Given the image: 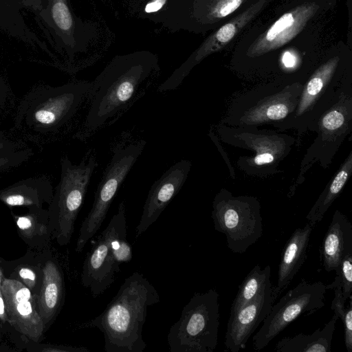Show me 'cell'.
Instances as JSON below:
<instances>
[{
	"mask_svg": "<svg viewBox=\"0 0 352 352\" xmlns=\"http://www.w3.org/2000/svg\"><path fill=\"white\" fill-rule=\"evenodd\" d=\"M160 301L155 287L139 272L126 278L117 294L98 316L82 324L104 336L106 352H143V326L150 306Z\"/></svg>",
	"mask_w": 352,
	"mask_h": 352,
	"instance_id": "6da1fadb",
	"label": "cell"
},
{
	"mask_svg": "<svg viewBox=\"0 0 352 352\" xmlns=\"http://www.w3.org/2000/svg\"><path fill=\"white\" fill-rule=\"evenodd\" d=\"M91 87L80 82L35 88L21 101L16 125L40 134L56 132L75 115Z\"/></svg>",
	"mask_w": 352,
	"mask_h": 352,
	"instance_id": "7a4b0ae2",
	"label": "cell"
},
{
	"mask_svg": "<svg viewBox=\"0 0 352 352\" xmlns=\"http://www.w3.org/2000/svg\"><path fill=\"white\" fill-rule=\"evenodd\" d=\"M151 69L150 65L142 62H119L103 72L87 94L91 102L85 123L87 134L96 131L124 109Z\"/></svg>",
	"mask_w": 352,
	"mask_h": 352,
	"instance_id": "3957f363",
	"label": "cell"
},
{
	"mask_svg": "<svg viewBox=\"0 0 352 352\" xmlns=\"http://www.w3.org/2000/svg\"><path fill=\"white\" fill-rule=\"evenodd\" d=\"M219 297L214 289L193 294L169 329L167 342L170 352L215 350L220 324Z\"/></svg>",
	"mask_w": 352,
	"mask_h": 352,
	"instance_id": "277c9868",
	"label": "cell"
},
{
	"mask_svg": "<svg viewBox=\"0 0 352 352\" xmlns=\"http://www.w3.org/2000/svg\"><path fill=\"white\" fill-rule=\"evenodd\" d=\"M258 201L252 197L218 193L212 203L214 228L226 236V245L235 254H243L263 235Z\"/></svg>",
	"mask_w": 352,
	"mask_h": 352,
	"instance_id": "5b68a950",
	"label": "cell"
},
{
	"mask_svg": "<svg viewBox=\"0 0 352 352\" xmlns=\"http://www.w3.org/2000/svg\"><path fill=\"white\" fill-rule=\"evenodd\" d=\"M145 145L146 141L140 140L114 148L96 188L92 207L80 228L76 248L77 252H81L89 240L100 230L120 186Z\"/></svg>",
	"mask_w": 352,
	"mask_h": 352,
	"instance_id": "8992f818",
	"label": "cell"
},
{
	"mask_svg": "<svg viewBox=\"0 0 352 352\" xmlns=\"http://www.w3.org/2000/svg\"><path fill=\"white\" fill-rule=\"evenodd\" d=\"M326 285L302 278L280 300L272 305L263 324L252 338L254 351H261L300 316L310 315L325 305Z\"/></svg>",
	"mask_w": 352,
	"mask_h": 352,
	"instance_id": "52a82bcc",
	"label": "cell"
},
{
	"mask_svg": "<svg viewBox=\"0 0 352 352\" xmlns=\"http://www.w3.org/2000/svg\"><path fill=\"white\" fill-rule=\"evenodd\" d=\"M96 166L94 155L79 164H72L67 157L61 159L60 178L52 198V211L58 223V236L64 243L69 241Z\"/></svg>",
	"mask_w": 352,
	"mask_h": 352,
	"instance_id": "ba28073f",
	"label": "cell"
},
{
	"mask_svg": "<svg viewBox=\"0 0 352 352\" xmlns=\"http://www.w3.org/2000/svg\"><path fill=\"white\" fill-rule=\"evenodd\" d=\"M276 300L270 281L256 298L230 314L225 335V351L239 352L245 349L248 339L267 316Z\"/></svg>",
	"mask_w": 352,
	"mask_h": 352,
	"instance_id": "9c48e42d",
	"label": "cell"
},
{
	"mask_svg": "<svg viewBox=\"0 0 352 352\" xmlns=\"http://www.w3.org/2000/svg\"><path fill=\"white\" fill-rule=\"evenodd\" d=\"M190 168V161L181 160L153 184L144 202L140 221L135 228V239L139 238L157 220L184 186Z\"/></svg>",
	"mask_w": 352,
	"mask_h": 352,
	"instance_id": "30bf717a",
	"label": "cell"
},
{
	"mask_svg": "<svg viewBox=\"0 0 352 352\" xmlns=\"http://www.w3.org/2000/svg\"><path fill=\"white\" fill-rule=\"evenodd\" d=\"M1 288L7 320L17 331L37 341L44 324L29 289L18 280L7 278L2 281Z\"/></svg>",
	"mask_w": 352,
	"mask_h": 352,
	"instance_id": "8fae6325",
	"label": "cell"
},
{
	"mask_svg": "<svg viewBox=\"0 0 352 352\" xmlns=\"http://www.w3.org/2000/svg\"><path fill=\"white\" fill-rule=\"evenodd\" d=\"M318 8L316 3L307 2L285 13L252 43L247 55L259 56L283 46L304 29Z\"/></svg>",
	"mask_w": 352,
	"mask_h": 352,
	"instance_id": "7c38bea8",
	"label": "cell"
},
{
	"mask_svg": "<svg viewBox=\"0 0 352 352\" xmlns=\"http://www.w3.org/2000/svg\"><path fill=\"white\" fill-rule=\"evenodd\" d=\"M120 264L114 259L106 232L103 230L87 252L81 276L82 283L93 298L103 294L115 281Z\"/></svg>",
	"mask_w": 352,
	"mask_h": 352,
	"instance_id": "4fadbf2b",
	"label": "cell"
},
{
	"mask_svg": "<svg viewBox=\"0 0 352 352\" xmlns=\"http://www.w3.org/2000/svg\"><path fill=\"white\" fill-rule=\"evenodd\" d=\"M314 226L307 223L296 228L287 241L278 265V281L274 287L276 298L286 289L307 258V250Z\"/></svg>",
	"mask_w": 352,
	"mask_h": 352,
	"instance_id": "5bb4252c",
	"label": "cell"
},
{
	"mask_svg": "<svg viewBox=\"0 0 352 352\" xmlns=\"http://www.w3.org/2000/svg\"><path fill=\"white\" fill-rule=\"evenodd\" d=\"M349 252H352V225L345 215L336 210L320 248L324 270L336 271L343 255Z\"/></svg>",
	"mask_w": 352,
	"mask_h": 352,
	"instance_id": "9a60e30c",
	"label": "cell"
},
{
	"mask_svg": "<svg viewBox=\"0 0 352 352\" xmlns=\"http://www.w3.org/2000/svg\"><path fill=\"white\" fill-rule=\"evenodd\" d=\"M52 192L50 179L29 177L0 190V200L10 206H37L46 197L53 198Z\"/></svg>",
	"mask_w": 352,
	"mask_h": 352,
	"instance_id": "2e32d148",
	"label": "cell"
},
{
	"mask_svg": "<svg viewBox=\"0 0 352 352\" xmlns=\"http://www.w3.org/2000/svg\"><path fill=\"white\" fill-rule=\"evenodd\" d=\"M338 316L333 314L322 329L318 328L311 334L298 333L285 337L276 344L277 352H331V341Z\"/></svg>",
	"mask_w": 352,
	"mask_h": 352,
	"instance_id": "e0dca14e",
	"label": "cell"
},
{
	"mask_svg": "<svg viewBox=\"0 0 352 352\" xmlns=\"http://www.w3.org/2000/svg\"><path fill=\"white\" fill-rule=\"evenodd\" d=\"M267 0H257L248 9L219 28L200 49L197 60L223 49L264 7Z\"/></svg>",
	"mask_w": 352,
	"mask_h": 352,
	"instance_id": "ac0fdd59",
	"label": "cell"
},
{
	"mask_svg": "<svg viewBox=\"0 0 352 352\" xmlns=\"http://www.w3.org/2000/svg\"><path fill=\"white\" fill-rule=\"evenodd\" d=\"M63 297V280L60 270L52 261L43 270V279L38 299V313L44 324L51 321Z\"/></svg>",
	"mask_w": 352,
	"mask_h": 352,
	"instance_id": "d6986e66",
	"label": "cell"
},
{
	"mask_svg": "<svg viewBox=\"0 0 352 352\" xmlns=\"http://www.w3.org/2000/svg\"><path fill=\"white\" fill-rule=\"evenodd\" d=\"M104 231L109 239L115 261L120 265L131 261L133 254L131 246L126 239V216L124 201L120 202L118 212L112 217Z\"/></svg>",
	"mask_w": 352,
	"mask_h": 352,
	"instance_id": "ffe728a7",
	"label": "cell"
},
{
	"mask_svg": "<svg viewBox=\"0 0 352 352\" xmlns=\"http://www.w3.org/2000/svg\"><path fill=\"white\" fill-rule=\"evenodd\" d=\"M271 267L263 269L258 264L254 265L239 287L236 295L231 305L230 314L233 313L256 297L270 282Z\"/></svg>",
	"mask_w": 352,
	"mask_h": 352,
	"instance_id": "44dd1931",
	"label": "cell"
},
{
	"mask_svg": "<svg viewBox=\"0 0 352 352\" xmlns=\"http://www.w3.org/2000/svg\"><path fill=\"white\" fill-rule=\"evenodd\" d=\"M351 165L352 158L350 154L342 168L332 180L329 187L321 195L307 214L306 219L312 226L322 221L325 212L341 192L351 174Z\"/></svg>",
	"mask_w": 352,
	"mask_h": 352,
	"instance_id": "7402d4cb",
	"label": "cell"
},
{
	"mask_svg": "<svg viewBox=\"0 0 352 352\" xmlns=\"http://www.w3.org/2000/svg\"><path fill=\"white\" fill-rule=\"evenodd\" d=\"M294 104L286 98V94H279L250 110L243 117L248 124H258L285 118L293 109Z\"/></svg>",
	"mask_w": 352,
	"mask_h": 352,
	"instance_id": "603a6c76",
	"label": "cell"
},
{
	"mask_svg": "<svg viewBox=\"0 0 352 352\" xmlns=\"http://www.w3.org/2000/svg\"><path fill=\"white\" fill-rule=\"evenodd\" d=\"M339 57L334 56L322 65L313 74L306 85L299 102L298 113H303L314 102L326 83L334 73Z\"/></svg>",
	"mask_w": 352,
	"mask_h": 352,
	"instance_id": "cb8c5ba5",
	"label": "cell"
},
{
	"mask_svg": "<svg viewBox=\"0 0 352 352\" xmlns=\"http://www.w3.org/2000/svg\"><path fill=\"white\" fill-rule=\"evenodd\" d=\"M336 272L334 280L326 285V289H334L338 286L342 287L344 300L346 302L352 292V252L345 254L342 257Z\"/></svg>",
	"mask_w": 352,
	"mask_h": 352,
	"instance_id": "d4e9b609",
	"label": "cell"
},
{
	"mask_svg": "<svg viewBox=\"0 0 352 352\" xmlns=\"http://www.w3.org/2000/svg\"><path fill=\"white\" fill-rule=\"evenodd\" d=\"M245 1L210 0L209 16L214 21L223 19L237 10Z\"/></svg>",
	"mask_w": 352,
	"mask_h": 352,
	"instance_id": "484cf974",
	"label": "cell"
},
{
	"mask_svg": "<svg viewBox=\"0 0 352 352\" xmlns=\"http://www.w3.org/2000/svg\"><path fill=\"white\" fill-rule=\"evenodd\" d=\"M52 15L56 25L63 31L72 26V18L65 0H52Z\"/></svg>",
	"mask_w": 352,
	"mask_h": 352,
	"instance_id": "4316f807",
	"label": "cell"
},
{
	"mask_svg": "<svg viewBox=\"0 0 352 352\" xmlns=\"http://www.w3.org/2000/svg\"><path fill=\"white\" fill-rule=\"evenodd\" d=\"M32 155L29 148L19 149L14 152L0 155V173L18 167Z\"/></svg>",
	"mask_w": 352,
	"mask_h": 352,
	"instance_id": "83f0119b",
	"label": "cell"
},
{
	"mask_svg": "<svg viewBox=\"0 0 352 352\" xmlns=\"http://www.w3.org/2000/svg\"><path fill=\"white\" fill-rule=\"evenodd\" d=\"M349 305L342 322L344 327V344L347 352H352V296L349 298Z\"/></svg>",
	"mask_w": 352,
	"mask_h": 352,
	"instance_id": "f1b7e54d",
	"label": "cell"
},
{
	"mask_svg": "<svg viewBox=\"0 0 352 352\" xmlns=\"http://www.w3.org/2000/svg\"><path fill=\"white\" fill-rule=\"evenodd\" d=\"M344 116L338 110H333L327 113L322 119V126L328 131L339 129L344 124Z\"/></svg>",
	"mask_w": 352,
	"mask_h": 352,
	"instance_id": "f546056e",
	"label": "cell"
},
{
	"mask_svg": "<svg viewBox=\"0 0 352 352\" xmlns=\"http://www.w3.org/2000/svg\"><path fill=\"white\" fill-rule=\"evenodd\" d=\"M334 298L331 302V309L333 311V314L338 316V319L341 321L343 320L346 307H345L346 301L343 298L342 287L338 286L334 288Z\"/></svg>",
	"mask_w": 352,
	"mask_h": 352,
	"instance_id": "4dcf8cb0",
	"label": "cell"
},
{
	"mask_svg": "<svg viewBox=\"0 0 352 352\" xmlns=\"http://www.w3.org/2000/svg\"><path fill=\"white\" fill-rule=\"evenodd\" d=\"M21 146H19L18 143L10 140L0 133V155L14 152L21 149Z\"/></svg>",
	"mask_w": 352,
	"mask_h": 352,
	"instance_id": "1f68e13d",
	"label": "cell"
},
{
	"mask_svg": "<svg viewBox=\"0 0 352 352\" xmlns=\"http://www.w3.org/2000/svg\"><path fill=\"white\" fill-rule=\"evenodd\" d=\"M282 62L286 67H292L296 64V56L292 52L287 51L283 55Z\"/></svg>",
	"mask_w": 352,
	"mask_h": 352,
	"instance_id": "d6a6232c",
	"label": "cell"
},
{
	"mask_svg": "<svg viewBox=\"0 0 352 352\" xmlns=\"http://www.w3.org/2000/svg\"><path fill=\"white\" fill-rule=\"evenodd\" d=\"M166 1V0H154L146 5L145 11L146 12H156L162 8Z\"/></svg>",
	"mask_w": 352,
	"mask_h": 352,
	"instance_id": "836d02e7",
	"label": "cell"
},
{
	"mask_svg": "<svg viewBox=\"0 0 352 352\" xmlns=\"http://www.w3.org/2000/svg\"><path fill=\"white\" fill-rule=\"evenodd\" d=\"M19 275L24 280H28L33 283L35 280V274L30 269L22 268L19 272Z\"/></svg>",
	"mask_w": 352,
	"mask_h": 352,
	"instance_id": "e575fe53",
	"label": "cell"
},
{
	"mask_svg": "<svg viewBox=\"0 0 352 352\" xmlns=\"http://www.w3.org/2000/svg\"><path fill=\"white\" fill-rule=\"evenodd\" d=\"M17 225L21 230H27L32 226V220L28 217H21L17 219Z\"/></svg>",
	"mask_w": 352,
	"mask_h": 352,
	"instance_id": "d590c367",
	"label": "cell"
},
{
	"mask_svg": "<svg viewBox=\"0 0 352 352\" xmlns=\"http://www.w3.org/2000/svg\"><path fill=\"white\" fill-rule=\"evenodd\" d=\"M7 96V88L0 79V111L4 105Z\"/></svg>",
	"mask_w": 352,
	"mask_h": 352,
	"instance_id": "8d00e7d4",
	"label": "cell"
},
{
	"mask_svg": "<svg viewBox=\"0 0 352 352\" xmlns=\"http://www.w3.org/2000/svg\"><path fill=\"white\" fill-rule=\"evenodd\" d=\"M0 319H1L3 321L7 320L6 311H5L4 300H3L1 288V283H0Z\"/></svg>",
	"mask_w": 352,
	"mask_h": 352,
	"instance_id": "74e56055",
	"label": "cell"
},
{
	"mask_svg": "<svg viewBox=\"0 0 352 352\" xmlns=\"http://www.w3.org/2000/svg\"><path fill=\"white\" fill-rule=\"evenodd\" d=\"M0 283H1V281H0Z\"/></svg>",
	"mask_w": 352,
	"mask_h": 352,
	"instance_id": "f35d334b",
	"label": "cell"
}]
</instances>
